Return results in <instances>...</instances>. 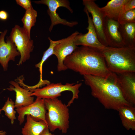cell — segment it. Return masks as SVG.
<instances>
[{
  "instance_id": "1",
  "label": "cell",
  "mask_w": 135,
  "mask_h": 135,
  "mask_svg": "<svg viewBox=\"0 0 135 135\" xmlns=\"http://www.w3.org/2000/svg\"><path fill=\"white\" fill-rule=\"evenodd\" d=\"M64 63L68 69L83 76L90 75L107 78L112 73L108 68L102 52L86 46L78 47L66 58Z\"/></svg>"
},
{
  "instance_id": "2",
  "label": "cell",
  "mask_w": 135,
  "mask_h": 135,
  "mask_svg": "<svg viewBox=\"0 0 135 135\" xmlns=\"http://www.w3.org/2000/svg\"><path fill=\"white\" fill-rule=\"evenodd\" d=\"M84 77L85 84L91 88L92 95L106 108L118 111L122 106L133 105L123 97L116 74L112 72L107 78L90 75H84Z\"/></svg>"
},
{
  "instance_id": "3",
  "label": "cell",
  "mask_w": 135,
  "mask_h": 135,
  "mask_svg": "<svg viewBox=\"0 0 135 135\" xmlns=\"http://www.w3.org/2000/svg\"><path fill=\"white\" fill-rule=\"evenodd\" d=\"M100 51L108 68L112 72H135V48L108 46Z\"/></svg>"
},
{
  "instance_id": "4",
  "label": "cell",
  "mask_w": 135,
  "mask_h": 135,
  "mask_svg": "<svg viewBox=\"0 0 135 135\" xmlns=\"http://www.w3.org/2000/svg\"><path fill=\"white\" fill-rule=\"evenodd\" d=\"M45 107L48 112L46 120L50 132L58 129L66 133L69 128L70 114L67 105L58 98L44 99Z\"/></svg>"
},
{
  "instance_id": "5",
  "label": "cell",
  "mask_w": 135,
  "mask_h": 135,
  "mask_svg": "<svg viewBox=\"0 0 135 135\" xmlns=\"http://www.w3.org/2000/svg\"><path fill=\"white\" fill-rule=\"evenodd\" d=\"M82 85L81 83L76 84L66 83L65 84H63L61 83H50L43 88L34 90L31 95L32 96H35L37 98L44 99H53L60 96L61 93L63 92L70 91L72 92L73 96L67 105L68 107L73 103L75 99L78 98L79 89Z\"/></svg>"
},
{
  "instance_id": "6",
  "label": "cell",
  "mask_w": 135,
  "mask_h": 135,
  "mask_svg": "<svg viewBox=\"0 0 135 135\" xmlns=\"http://www.w3.org/2000/svg\"><path fill=\"white\" fill-rule=\"evenodd\" d=\"M9 37L20 54L21 57L18 64L20 66L30 58V53L34 48V41L23 28L17 25L12 29Z\"/></svg>"
},
{
  "instance_id": "7",
  "label": "cell",
  "mask_w": 135,
  "mask_h": 135,
  "mask_svg": "<svg viewBox=\"0 0 135 135\" xmlns=\"http://www.w3.org/2000/svg\"><path fill=\"white\" fill-rule=\"evenodd\" d=\"M33 2L37 4H42L47 6L48 8L47 12L50 17L51 24L49 31L51 32L54 26L60 24L70 27H72L78 24L76 21L69 22L61 18L56 13L58 8L60 7L66 8L72 14L74 12L71 8L70 2L68 0H42Z\"/></svg>"
},
{
  "instance_id": "8",
  "label": "cell",
  "mask_w": 135,
  "mask_h": 135,
  "mask_svg": "<svg viewBox=\"0 0 135 135\" xmlns=\"http://www.w3.org/2000/svg\"><path fill=\"white\" fill-rule=\"evenodd\" d=\"M82 1L84 8L92 15L93 23L98 40L104 46H108L104 30L106 17L94 0H83Z\"/></svg>"
},
{
  "instance_id": "9",
  "label": "cell",
  "mask_w": 135,
  "mask_h": 135,
  "mask_svg": "<svg viewBox=\"0 0 135 135\" xmlns=\"http://www.w3.org/2000/svg\"><path fill=\"white\" fill-rule=\"evenodd\" d=\"M16 110L18 114V120L20 125L24 122L25 116L27 115H30L36 121H44L48 124L46 120L47 112L44 99L37 98L32 104L26 106L16 108Z\"/></svg>"
},
{
  "instance_id": "10",
  "label": "cell",
  "mask_w": 135,
  "mask_h": 135,
  "mask_svg": "<svg viewBox=\"0 0 135 135\" xmlns=\"http://www.w3.org/2000/svg\"><path fill=\"white\" fill-rule=\"evenodd\" d=\"M80 33L76 31L66 38H64L60 43L56 45L54 49V54L58 61L57 69L60 72L68 69L64 64L66 58L72 54L78 47L75 44L76 36Z\"/></svg>"
},
{
  "instance_id": "11",
  "label": "cell",
  "mask_w": 135,
  "mask_h": 135,
  "mask_svg": "<svg viewBox=\"0 0 135 135\" xmlns=\"http://www.w3.org/2000/svg\"><path fill=\"white\" fill-rule=\"evenodd\" d=\"M88 18V26L87 28L88 32L86 34L80 33L76 36L75 42L78 46L81 45L97 50L100 51L106 46L103 45L98 40L92 19L86 10L84 8Z\"/></svg>"
},
{
  "instance_id": "12",
  "label": "cell",
  "mask_w": 135,
  "mask_h": 135,
  "mask_svg": "<svg viewBox=\"0 0 135 135\" xmlns=\"http://www.w3.org/2000/svg\"><path fill=\"white\" fill-rule=\"evenodd\" d=\"M116 74L118 85L123 97L127 102L135 106V72Z\"/></svg>"
},
{
  "instance_id": "13",
  "label": "cell",
  "mask_w": 135,
  "mask_h": 135,
  "mask_svg": "<svg viewBox=\"0 0 135 135\" xmlns=\"http://www.w3.org/2000/svg\"><path fill=\"white\" fill-rule=\"evenodd\" d=\"M8 31V30H5L1 32L0 36V64L4 71L7 70L10 61H14L15 58L20 55L15 44L9 37H7L6 42L5 41Z\"/></svg>"
},
{
  "instance_id": "14",
  "label": "cell",
  "mask_w": 135,
  "mask_h": 135,
  "mask_svg": "<svg viewBox=\"0 0 135 135\" xmlns=\"http://www.w3.org/2000/svg\"><path fill=\"white\" fill-rule=\"evenodd\" d=\"M119 26L117 21L106 17L104 30L108 46L117 48L125 47L119 30Z\"/></svg>"
},
{
  "instance_id": "15",
  "label": "cell",
  "mask_w": 135,
  "mask_h": 135,
  "mask_svg": "<svg viewBox=\"0 0 135 135\" xmlns=\"http://www.w3.org/2000/svg\"><path fill=\"white\" fill-rule=\"evenodd\" d=\"M10 82L11 85L10 88L5 90L16 92V98L14 102L15 108L26 106L34 102V98L31 95L32 92L21 87L17 82L12 81Z\"/></svg>"
},
{
  "instance_id": "16",
  "label": "cell",
  "mask_w": 135,
  "mask_h": 135,
  "mask_svg": "<svg viewBox=\"0 0 135 135\" xmlns=\"http://www.w3.org/2000/svg\"><path fill=\"white\" fill-rule=\"evenodd\" d=\"M128 0H112L104 6L100 8L106 17L118 21L122 13L124 6Z\"/></svg>"
},
{
  "instance_id": "17",
  "label": "cell",
  "mask_w": 135,
  "mask_h": 135,
  "mask_svg": "<svg viewBox=\"0 0 135 135\" xmlns=\"http://www.w3.org/2000/svg\"><path fill=\"white\" fill-rule=\"evenodd\" d=\"M123 126L127 130H135L134 106H125L118 110Z\"/></svg>"
},
{
  "instance_id": "18",
  "label": "cell",
  "mask_w": 135,
  "mask_h": 135,
  "mask_svg": "<svg viewBox=\"0 0 135 135\" xmlns=\"http://www.w3.org/2000/svg\"><path fill=\"white\" fill-rule=\"evenodd\" d=\"M26 116V122L22 129V135H39L44 129L48 128V125L44 122L36 121L30 115Z\"/></svg>"
},
{
  "instance_id": "19",
  "label": "cell",
  "mask_w": 135,
  "mask_h": 135,
  "mask_svg": "<svg viewBox=\"0 0 135 135\" xmlns=\"http://www.w3.org/2000/svg\"><path fill=\"white\" fill-rule=\"evenodd\" d=\"M119 29L125 47L135 48V23L119 24Z\"/></svg>"
},
{
  "instance_id": "20",
  "label": "cell",
  "mask_w": 135,
  "mask_h": 135,
  "mask_svg": "<svg viewBox=\"0 0 135 135\" xmlns=\"http://www.w3.org/2000/svg\"><path fill=\"white\" fill-rule=\"evenodd\" d=\"M37 16V12L33 8L26 11L22 20L24 24L23 29L30 37L31 29L35 25Z\"/></svg>"
},
{
  "instance_id": "21",
  "label": "cell",
  "mask_w": 135,
  "mask_h": 135,
  "mask_svg": "<svg viewBox=\"0 0 135 135\" xmlns=\"http://www.w3.org/2000/svg\"><path fill=\"white\" fill-rule=\"evenodd\" d=\"M48 39L50 42V44L48 48L44 53L43 55L40 62L35 65L36 68H39L40 74V81L42 82L44 80L42 78V67L44 62L51 56L54 54V49L55 46L57 44L61 42L64 39L57 41H54L52 40L50 38H48Z\"/></svg>"
},
{
  "instance_id": "22",
  "label": "cell",
  "mask_w": 135,
  "mask_h": 135,
  "mask_svg": "<svg viewBox=\"0 0 135 135\" xmlns=\"http://www.w3.org/2000/svg\"><path fill=\"white\" fill-rule=\"evenodd\" d=\"M14 104V102L8 98L2 109L4 112L5 115L10 120L12 124H14V120L16 119Z\"/></svg>"
},
{
  "instance_id": "23",
  "label": "cell",
  "mask_w": 135,
  "mask_h": 135,
  "mask_svg": "<svg viewBox=\"0 0 135 135\" xmlns=\"http://www.w3.org/2000/svg\"><path fill=\"white\" fill-rule=\"evenodd\" d=\"M117 21L120 24L130 23H135V9L121 14Z\"/></svg>"
},
{
  "instance_id": "24",
  "label": "cell",
  "mask_w": 135,
  "mask_h": 135,
  "mask_svg": "<svg viewBox=\"0 0 135 135\" xmlns=\"http://www.w3.org/2000/svg\"><path fill=\"white\" fill-rule=\"evenodd\" d=\"M17 4L27 10L33 8L31 1L30 0H16Z\"/></svg>"
},
{
  "instance_id": "25",
  "label": "cell",
  "mask_w": 135,
  "mask_h": 135,
  "mask_svg": "<svg viewBox=\"0 0 135 135\" xmlns=\"http://www.w3.org/2000/svg\"><path fill=\"white\" fill-rule=\"evenodd\" d=\"M134 9H135V0H128L124 6L122 13Z\"/></svg>"
},
{
  "instance_id": "26",
  "label": "cell",
  "mask_w": 135,
  "mask_h": 135,
  "mask_svg": "<svg viewBox=\"0 0 135 135\" xmlns=\"http://www.w3.org/2000/svg\"><path fill=\"white\" fill-rule=\"evenodd\" d=\"M8 17V12L5 11H0V20H7Z\"/></svg>"
},
{
  "instance_id": "27",
  "label": "cell",
  "mask_w": 135,
  "mask_h": 135,
  "mask_svg": "<svg viewBox=\"0 0 135 135\" xmlns=\"http://www.w3.org/2000/svg\"><path fill=\"white\" fill-rule=\"evenodd\" d=\"M39 135H55L52 134L50 132L48 128L44 129Z\"/></svg>"
},
{
  "instance_id": "28",
  "label": "cell",
  "mask_w": 135,
  "mask_h": 135,
  "mask_svg": "<svg viewBox=\"0 0 135 135\" xmlns=\"http://www.w3.org/2000/svg\"><path fill=\"white\" fill-rule=\"evenodd\" d=\"M6 133L3 131H0V135H6Z\"/></svg>"
},
{
  "instance_id": "29",
  "label": "cell",
  "mask_w": 135,
  "mask_h": 135,
  "mask_svg": "<svg viewBox=\"0 0 135 135\" xmlns=\"http://www.w3.org/2000/svg\"><path fill=\"white\" fill-rule=\"evenodd\" d=\"M2 109H0V114H1V112L2 111Z\"/></svg>"
}]
</instances>
